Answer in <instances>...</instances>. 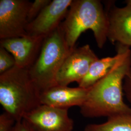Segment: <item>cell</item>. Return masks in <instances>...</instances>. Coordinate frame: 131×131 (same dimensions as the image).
Here are the masks:
<instances>
[{"mask_svg":"<svg viewBox=\"0 0 131 131\" xmlns=\"http://www.w3.org/2000/svg\"><path fill=\"white\" fill-rule=\"evenodd\" d=\"M84 131H131V113H124L108 117L102 123L86 125Z\"/></svg>","mask_w":131,"mask_h":131,"instance_id":"obj_13","label":"cell"},{"mask_svg":"<svg viewBox=\"0 0 131 131\" xmlns=\"http://www.w3.org/2000/svg\"><path fill=\"white\" fill-rule=\"evenodd\" d=\"M106 12L107 38L112 43L131 46V7L113 6Z\"/></svg>","mask_w":131,"mask_h":131,"instance_id":"obj_11","label":"cell"},{"mask_svg":"<svg viewBox=\"0 0 131 131\" xmlns=\"http://www.w3.org/2000/svg\"><path fill=\"white\" fill-rule=\"evenodd\" d=\"M15 66L14 56L4 48L0 46V74L12 69Z\"/></svg>","mask_w":131,"mask_h":131,"instance_id":"obj_14","label":"cell"},{"mask_svg":"<svg viewBox=\"0 0 131 131\" xmlns=\"http://www.w3.org/2000/svg\"><path fill=\"white\" fill-rule=\"evenodd\" d=\"M11 131H35L24 119L17 122Z\"/></svg>","mask_w":131,"mask_h":131,"instance_id":"obj_18","label":"cell"},{"mask_svg":"<svg viewBox=\"0 0 131 131\" xmlns=\"http://www.w3.org/2000/svg\"><path fill=\"white\" fill-rule=\"evenodd\" d=\"M123 93L127 101L131 104V63L129 70L124 80Z\"/></svg>","mask_w":131,"mask_h":131,"instance_id":"obj_17","label":"cell"},{"mask_svg":"<svg viewBox=\"0 0 131 131\" xmlns=\"http://www.w3.org/2000/svg\"><path fill=\"white\" fill-rule=\"evenodd\" d=\"M31 2L27 0L0 1V38L27 35L28 12Z\"/></svg>","mask_w":131,"mask_h":131,"instance_id":"obj_5","label":"cell"},{"mask_svg":"<svg viewBox=\"0 0 131 131\" xmlns=\"http://www.w3.org/2000/svg\"><path fill=\"white\" fill-rule=\"evenodd\" d=\"M68 110L40 104L27 113L23 119L35 131H73L74 122Z\"/></svg>","mask_w":131,"mask_h":131,"instance_id":"obj_7","label":"cell"},{"mask_svg":"<svg viewBox=\"0 0 131 131\" xmlns=\"http://www.w3.org/2000/svg\"><path fill=\"white\" fill-rule=\"evenodd\" d=\"M71 49L60 26L43 40L37 59L28 69L31 78L41 92L56 85V76Z\"/></svg>","mask_w":131,"mask_h":131,"instance_id":"obj_4","label":"cell"},{"mask_svg":"<svg viewBox=\"0 0 131 131\" xmlns=\"http://www.w3.org/2000/svg\"><path fill=\"white\" fill-rule=\"evenodd\" d=\"M73 0H53L37 17L27 24L28 35L45 38L58 28L65 19Z\"/></svg>","mask_w":131,"mask_h":131,"instance_id":"obj_8","label":"cell"},{"mask_svg":"<svg viewBox=\"0 0 131 131\" xmlns=\"http://www.w3.org/2000/svg\"><path fill=\"white\" fill-rule=\"evenodd\" d=\"M89 90L79 86L56 85L41 92L40 104L61 109H69L76 106L80 107L85 101Z\"/></svg>","mask_w":131,"mask_h":131,"instance_id":"obj_10","label":"cell"},{"mask_svg":"<svg viewBox=\"0 0 131 131\" xmlns=\"http://www.w3.org/2000/svg\"><path fill=\"white\" fill-rule=\"evenodd\" d=\"M127 48L119 45L117 53L115 56H108L94 61L90 66L87 74L78 84V86L84 89L90 88L107 75L122 58Z\"/></svg>","mask_w":131,"mask_h":131,"instance_id":"obj_12","label":"cell"},{"mask_svg":"<svg viewBox=\"0 0 131 131\" xmlns=\"http://www.w3.org/2000/svg\"><path fill=\"white\" fill-rule=\"evenodd\" d=\"M51 2V0H35L33 3L31 2L28 10V24L36 19Z\"/></svg>","mask_w":131,"mask_h":131,"instance_id":"obj_15","label":"cell"},{"mask_svg":"<svg viewBox=\"0 0 131 131\" xmlns=\"http://www.w3.org/2000/svg\"><path fill=\"white\" fill-rule=\"evenodd\" d=\"M89 44L74 48L66 56L56 76V85L68 86L79 84L87 74L91 65L98 59Z\"/></svg>","mask_w":131,"mask_h":131,"instance_id":"obj_6","label":"cell"},{"mask_svg":"<svg viewBox=\"0 0 131 131\" xmlns=\"http://www.w3.org/2000/svg\"><path fill=\"white\" fill-rule=\"evenodd\" d=\"M60 27L66 42L72 49L81 35L92 31L98 47L103 48L107 40L106 12L99 0H73Z\"/></svg>","mask_w":131,"mask_h":131,"instance_id":"obj_2","label":"cell"},{"mask_svg":"<svg viewBox=\"0 0 131 131\" xmlns=\"http://www.w3.org/2000/svg\"><path fill=\"white\" fill-rule=\"evenodd\" d=\"M127 5H130L131 7V0H127L126 1Z\"/></svg>","mask_w":131,"mask_h":131,"instance_id":"obj_19","label":"cell"},{"mask_svg":"<svg viewBox=\"0 0 131 131\" xmlns=\"http://www.w3.org/2000/svg\"><path fill=\"white\" fill-rule=\"evenodd\" d=\"M41 91L34 82L28 69L15 66L0 74V103L5 112L21 121L40 104Z\"/></svg>","mask_w":131,"mask_h":131,"instance_id":"obj_3","label":"cell"},{"mask_svg":"<svg viewBox=\"0 0 131 131\" xmlns=\"http://www.w3.org/2000/svg\"><path fill=\"white\" fill-rule=\"evenodd\" d=\"M131 63V50L127 48L122 58L107 74L89 88L87 97L80 107L86 118L107 117L131 113L123 100L124 80Z\"/></svg>","mask_w":131,"mask_h":131,"instance_id":"obj_1","label":"cell"},{"mask_svg":"<svg viewBox=\"0 0 131 131\" xmlns=\"http://www.w3.org/2000/svg\"><path fill=\"white\" fill-rule=\"evenodd\" d=\"M44 38L27 35L1 39L0 46L4 48L14 56L16 66L28 69L38 56Z\"/></svg>","mask_w":131,"mask_h":131,"instance_id":"obj_9","label":"cell"},{"mask_svg":"<svg viewBox=\"0 0 131 131\" xmlns=\"http://www.w3.org/2000/svg\"><path fill=\"white\" fill-rule=\"evenodd\" d=\"M16 121L9 114L4 112L0 115V131H11Z\"/></svg>","mask_w":131,"mask_h":131,"instance_id":"obj_16","label":"cell"}]
</instances>
